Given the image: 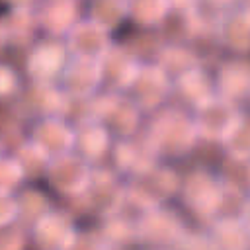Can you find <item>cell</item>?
<instances>
[{
    "label": "cell",
    "instance_id": "cell-21",
    "mask_svg": "<svg viewBox=\"0 0 250 250\" xmlns=\"http://www.w3.org/2000/svg\"><path fill=\"white\" fill-rule=\"evenodd\" d=\"M207 225L205 234L215 250H248V217L221 213Z\"/></svg>",
    "mask_w": 250,
    "mask_h": 250
},
{
    "label": "cell",
    "instance_id": "cell-11",
    "mask_svg": "<svg viewBox=\"0 0 250 250\" xmlns=\"http://www.w3.org/2000/svg\"><path fill=\"white\" fill-rule=\"evenodd\" d=\"M86 201V207L90 213L98 217H109L125 205V184L123 178L117 176L109 166H94L92 178L88 182V188L78 197Z\"/></svg>",
    "mask_w": 250,
    "mask_h": 250
},
{
    "label": "cell",
    "instance_id": "cell-39",
    "mask_svg": "<svg viewBox=\"0 0 250 250\" xmlns=\"http://www.w3.org/2000/svg\"><path fill=\"white\" fill-rule=\"evenodd\" d=\"M6 45H8V41H6V33H4V27H2V23H0V53L4 51Z\"/></svg>",
    "mask_w": 250,
    "mask_h": 250
},
{
    "label": "cell",
    "instance_id": "cell-28",
    "mask_svg": "<svg viewBox=\"0 0 250 250\" xmlns=\"http://www.w3.org/2000/svg\"><path fill=\"white\" fill-rule=\"evenodd\" d=\"M86 16L113 31L121 21H125V0H90Z\"/></svg>",
    "mask_w": 250,
    "mask_h": 250
},
{
    "label": "cell",
    "instance_id": "cell-2",
    "mask_svg": "<svg viewBox=\"0 0 250 250\" xmlns=\"http://www.w3.org/2000/svg\"><path fill=\"white\" fill-rule=\"evenodd\" d=\"M176 197L180 199V205L188 215L197 221L209 223L223 211L227 188L219 178L217 170L195 166L180 176Z\"/></svg>",
    "mask_w": 250,
    "mask_h": 250
},
{
    "label": "cell",
    "instance_id": "cell-20",
    "mask_svg": "<svg viewBox=\"0 0 250 250\" xmlns=\"http://www.w3.org/2000/svg\"><path fill=\"white\" fill-rule=\"evenodd\" d=\"M213 96H215L213 78H211V72L203 64H197L172 80V98L178 100L174 104L189 111L197 109Z\"/></svg>",
    "mask_w": 250,
    "mask_h": 250
},
{
    "label": "cell",
    "instance_id": "cell-6",
    "mask_svg": "<svg viewBox=\"0 0 250 250\" xmlns=\"http://www.w3.org/2000/svg\"><path fill=\"white\" fill-rule=\"evenodd\" d=\"M68 57H70L68 49L61 37L39 33V37L31 39L23 59V70L27 82L57 84Z\"/></svg>",
    "mask_w": 250,
    "mask_h": 250
},
{
    "label": "cell",
    "instance_id": "cell-14",
    "mask_svg": "<svg viewBox=\"0 0 250 250\" xmlns=\"http://www.w3.org/2000/svg\"><path fill=\"white\" fill-rule=\"evenodd\" d=\"M215 37L227 55L246 57L250 41V14L246 0L223 8L215 23Z\"/></svg>",
    "mask_w": 250,
    "mask_h": 250
},
{
    "label": "cell",
    "instance_id": "cell-35",
    "mask_svg": "<svg viewBox=\"0 0 250 250\" xmlns=\"http://www.w3.org/2000/svg\"><path fill=\"white\" fill-rule=\"evenodd\" d=\"M172 250H215L209 236L205 234V230H189L182 236V240L172 248Z\"/></svg>",
    "mask_w": 250,
    "mask_h": 250
},
{
    "label": "cell",
    "instance_id": "cell-33",
    "mask_svg": "<svg viewBox=\"0 0 250 250\" xmlns=\"http://www.w3.org/2000/svg\"><path fill=\"white\" fill-rule=\"evenodd\" d=\"M66 250H109L105 240L102 238L100 230H90V229H78L74 240Z\"/></svg>",
    "mask_w": 250,
    "mask_h": 250
},
{
    "label": "cell",
    "instance_id": "cell-29",
    "mask_svg": "<svg viewBox=\"0 0 250 250\" xmlns=\"http://www.w3.org/2000/svg\"><path fill=\"white\" fill-rule=\"evenodd\" d=\"M219 146L223 148L225 156L238 158V160H248V154H250V131H248L246 115L240 119V123L229 133V137Z\"/></svg>",
    "mask_w": 250,
    "mask_h": 250
},
{
    "label": "cell",
    "instance_id": "cell-12",
    "mask_svg": "<svg viewBox=\"0 0 250 250\" xmlns=\"http://www.w3.org/2000/svg\"><path fill=\"white\" fill-rule=\"evenodd\" d=\"M141 62L143 61L135 51L113 41V45L98 59L100 92L125 94V90L129 88L131 80L135 78Z\"/></svg>",
    "mask_w": 250,
    "mask_h": 250
},
{
    "label": "cell",
    "instance_id": "cell-41",
    "mask_svg": "<svg viewBox=\"0 0 250 250\" xmlns=\"http://www.w3.org/2000/svg\"><path fill=\"white\" fill-rule=\"evenodd\" d=\"M141 250H160V248H141Z\"/></svg>",
    "mask_w": 250,
    "mask_h": 250
},
{
    "label": "cell",
    "instance_id": "cell-25",
    "mask_svg": "<svg viewBox=\"0 0 250 250\" xmlns=\"http://www.w3.org/2000/svg\"><path fill=\"white\" fill-rule=\"evenodd\" d=\"M102 221L104 223L98 230H100L102 238L105 240V244L109 246V250H127L129 246H137L133 219L123 217L117 211L109 217H104Z\"/></svg>",
    "mask_w": 250,
    "mask_h": 250
},
{
    "label": "cell",
    "instance_id": "cell-4",
    "mask_svg": "<svg viewBox=\"0 0 250 250\" xmlns=\"http://www.w3.org/2000/svg\"><path fill=\"white\" fill-rule=\"evenodd\" d=\"M133 225L139 248L160 250H172L189 229L186 221L180 217V213L170 209L168 203L139 211L133 219Z\"/></svg>",
    "mask_w": 250,
    "mask_h": 250
},
{
    "label": "cell",
    "instance_id": "cell-3",
    "mask_svg": "<svg viewBox=\"0 0 250 250\" xmlns=\"http://www.w3.org/2000/svg\"><path fill=\"white\" fill-rule=\"evenodd\" d=\"M125 201L137 211L150 209L156 205H166L176 197L180 186V174L170 162L154 160L135 174L123 178Z\"/></svg>",
    "mask_w": 250,
    "mask_h": 250
},
{
    "label": "cell",
    "instance_id": "cell-36",
    "mask_svg": "<svg viewBox=\"0 0 250 250\" xmlns=\"http://www.w3.org/2000/svg\"><path fill=\"white\" fill-rule=\"evenodd\" d=\"M199 0H170V6H172V14H188Z\"/></svg>",
    "mask_w": 250,
    "mask_h": 250
},
{
    "label": "cell",
    "instance_id": "cell-31",
    "mask_svg": "<svg viewBox=\"0 0 250 250\" xmlns=\"http://www.w3.org/2000/svg\"><path fill=\"white\" fill-rule=\"evenodd\" d=\"M21 76L20 72L6 61H0V104L12 102L21 92Z\"/></svg>",
    "mask_w": 250,
    "mask_h": 250
},
{
    "label": "cell",
    "instance_id": "cell-13",
    "mask_svg": "<svg viewBox=\"0 0 250 250\" xmlns=\"http://www.w3.org/2000/svg\"><path fill=\"white\" fill-rule=\"evenodd\" d=\"M25 139L37 145L49 158L70 152L74 141V125L64 115H41L29 119Z\"/></svg>",
    "mask_w": 250,
    "mask_h": 250
},
{
    "label": "cell",
    "instance_id": "cell-17",
    "mask_svg": "<svg viewBox=\"0 0 250 250\" xmlns=\"http://www.w3.org/2000/svg\"><path fill=\"white\" fill-rule=\"evenodd\" d=\"M57 86L70 102H86L100 92V66L94 59L68 57Z\"/></svg>",
    "mask_w": 250,
    "mask_h": 250
},
{
    "label": "cell",
    "instance_id": "cell-40",
    "mask_svg": "<svg viewBox=\"0 0 250 250\" xmlns=\"http://www.w3.org/2000/svg\"><path fill=\"white\" fill-rule=\"evenodd\" d=\"M4 154V141H2V137H0V156Z\"/></svg>",
    "mask_w": 250,
    "mask_h": 250
},
{
    "label": "cell",
    "instance_id": "cell-18",
    "mask_svg": "<svg viewBox=\"0 0 250 250\" xmlns=\"http://www.w3.org/2000/svg\"><path fill=\"white\" fill-rule=\"evenodd\" d=\"M31 10L37 31L61 39L84 16L82 0H37Z\"/></svg>",
    "mask_w": 250,
    "mask_h": 250
},
{
    "label": "cell",
    "instance_id": "cell-37",
    "mask_svg": "<svg viewBox=\"0 0 250 250\" xmlns=\"http://www.w3.org/2000/svg\"><path fill=\"white\" fill-rule=\"evenodd\" d=\"M10 8H33L37 0H6Z\"/></svg>",
    "mask_w": 250,
    "mask_h": 250
},
{
    "label": "cell",
    "instance_id": "cell-15",
    "mask_svg": "<svg viewBox=\"0 0 250 250\" xmlns=\"http://www.w3.org/2000/svg\"><path fill=\"white\" fill-rule=\"evenodd\" d=\"M215 96L240 105L248 100L250 94V66L246 57L227 55L221 62H217L215 70L211 72Z\"/></svg>",
    "mask_w": 250,
    "mask_h": 250
},
{
    "label": "cell",
    "instance_id": "cell-23",
    "mask_svg": "<svg viewBox=\"0 0 250 250\" xmlns=\"http://www.w3.org/2000/svg\"><path fill=\"white\" fill-rule=\"evenodd\" d=\"M172 16L170 0H125V20L141 31H154Z\"/></svg>",
    "mask_w": 250,
    "mask_h": 250
},
{
    "label": "cell",
    "instance_id": "cell-19",
    "mask_svg": "<svg viewBox=\"0 0 250 250\" xmlns=\"http://www.w3.org/2000/svg\"><path fill=\"white\" fill-rule=\"evenodd\" d=\"M111 145H113V137L98 119L86 117L74 123L72 152L84 158L88 164L92 166L104 164L109 154Z\"/></svg>",
    "mask_w": 250,
    "mask_h": 250
},
{
    "label": "cell",
    "instance_id": "cell-38",
    "mask_svg": "<svg viewBox=\"0 0 250 250\" xmlns=\"http://www.w3.org/2000/svg\"><path fill=\"white\" fill-rule=\"evenodd\" d=\"M211 6H215V8H219V10H223V8H229V6H234V4H238V2H244V0H207Z\"/></svg>",
    "mask_w": 250,
    "mask_h": 250
},
{
    "label": "cell",
    "instance_id": "cell-26",
    "mask_svg": "<svg viewBox=\"0 0 250 250\" xmlns=\"http://www.w3.org/2000/svg\"><path fill=\"white\" fill-rule=\"evenodd\" d=\"M14 156H16V160L20 162V166L23 168V174H25V180H27V182L43 180L45 168H47V164H49V156H47L37 145H33L31 141L23 139V143L16 148Z\"/></svg>",
    "mask_w": 250,
    "mask_h": 250
},
{
    "label": "cell",
    "instance_id": "cell-27",
    "mask_svg": "<svg viewBox=\"0 0 250 250\" xmlns=\"http://www.w3.org/2000/svg\"><path fill=\"white\" fill-rule=\"evenodd\" d=\"M16 197H18V207H20V221L18 223L21 227H27L33 219H37L41 213H45L51 207L49 199H45V193L35 189V188L21 186L16 191Z\"/></svg>",
    "mask_w": 250,
    "mask_h": 250
},
{
    "label": "cell",
    "instance_id": "cell-24",
    "mask_svg": "<svg viewBox=\"0 0 250 250\" xmlns=\"http://www.w3.org/2000/svg\"><path fill=\"white\" fill-rule=\"evenodd\" d=\"M154 62L164 70V74L174 80L178 78L180 74H184L186 70L201 64L197 53L186 45V43H176V41H170V43H164L158 51H156V57H154Z\"/></svg>",
    "mask_w": 250,
    "mask_h": 250
},
{
    "label": "cell",
    "instance_id": "cell-9",
    "mask_svg": "<svg viewBox=\"0 0 250 250\" xmlns=\"http://www.w3.org/2000/svg\"><path fill=\"white\" fill-rule=\"evenodd\" d=\"M191 117L199 141L221 145L229 137V133L240 123L244 111L240 105H234L232 102H227L219 96H213L203 105L193 109Z\"/></svg>",
    "mask_w": 250,
    "mask_h": 250
},
{
    "label": "cell",
    "instance_id": "cell-22",
    "mask_svg": "<svg viewBox=\"0 0 250 250\" xmlns=\"http://www.w3.org/2000/svg\"><path fill=\"white\" fill-rule=\"evenodd\" d=\"M23 98V105L29 113V119L41 115H64L68 109V98L61 92L57 84H31L29 88H21L20 96Z\"/></svg>",
    "mask_w": 250,
    "mask_h": 250
},
{
    "label": "cell",
    "instance_id": "cell-1",
    "mask_svg": "<svg viewBox=\"0 0 250 250\" xmlns=\"http://www.w3.org/2000/svg\"><path fill=\"white\" fill-rule=\"evenodd\" d=\"M141 133L156 160L170 164L186 158L199 143L191 111L172 102L148 113Z\"/></svg>",
    "mask_w": 250,
    "mask_h": 250
},
{
    "label": "cell",
    "instance_id": "cell-30",
    "mask_svg": "<svg viewBox=\"0 0 250 250\" xmlns=\"http://www.w3.org/2000/svg\"><path fill=\"white\" fill-rule=\"evenodd\" d=\"M25 174L14 154L0 156V193H16L21 186H25Z\"/></svg>",
    "mask_w": 250,
    "mask_h": 250
},
{
    "label": "cell",
    "instance_id": "cell-5",
    "mask_svg": "<svg viewBox=\"0 0 250 250\" xmlns=\"http://www.w3.org/2000/svg\"><path fill=\"white\" fill-rule=\"evenodd\" d=\"M88 102L92 104L90 117L98 119L113 139H129L141 131L145 115L125 94L98 92Z\"/></svg>",
    "mask_w": 250,
    "mask_h": 250
},
{
    "label": "cell",
    "instance_id": "cell-34",
    "mask_svg": "<svg viewBox=\"0 0 250 250\" xmlns=\"http://www.w3.org/2000/svg\"><path fill=\"white\" fill-rule=\"evenodd\" d=\"M20 221V207L16 193H0V229L12 227Z\"/></svg>",
    "mask_w": 250,
    "mask_h": 250
},
{
    "label": "cell",
    "instance_id": "cell-32",
    "mask_svg": "<svg viewBox=\"0 0 250 250\" xmlns=\"http://www.w3.org/2000/svg\"><path fill=\"white\" fill-rule=\"evenodd\" d=\"M29 248V236L27 229L20 223L0 229V250H27Z\"/></svg>",
    "mask_w": 250,
    "mask_h": 250
},
{
    "label": "cell",
    "instance_id": "cell-8",
    "mask_svg": "<svg viewBox=\"0 0 250 250\" xmlns=\"http://www.w3.org/2000/svg\"><path fill=\"white\" fill-rule=\"evenodd\" d=\"M125 96L146 117L172 100V80L154 61H143Z\"/></svg>",
    "mask_w": 250,
    "mask_h": 250
},
{
    "label": "cell",
    "instance_id": "cell-16",
    "mask_svg": "<svg viewBox=\"0 0 250 250\" xmlns=\"http://www.w3.org/2000/svg\"><path fill=\"white\" fill-rule=\"evenodd\" d=\"M62 41H64L70 57L98 61L113 45V35L107 27H104L96 20L82 16L68 29V33L62 37Z\"/></svg>",
    "mask_w": 250,
    "mask_h": 250
},
{
    "label": "cell",
    "instance_id": "cell-7",
    "mask_svg": "<svg viewBox=\"0 0 250 250\" xmlns=\"http://www.w3.org/2000/svg\"><path fill=\"white\" fill-rule=\"evenodd\" d=\"M92 170H94L92 164H88L84 158H80L70 150L49 158V164L43 174V182L53 195L62 199H78L88 188Z\"/></svg>",
    "mask_w": 250,
    "mask_h": 250
},
{
    "label": "cell",
    "instance_id": "cell-10",
    "mask_svg": "<svg viewBox=\"0 0 250 250\" xmlns=\"http://www.w3.org/2000/svg\"><path fill=\"white\" fill-rule=\"evenodd\" d=\"M29 246L35 250H66L78 232L74 217L64 209L49 207L27 227Z\"/></svg>",
    "mask_w": 250,
    "mask_h": 250
}]
</instances>
